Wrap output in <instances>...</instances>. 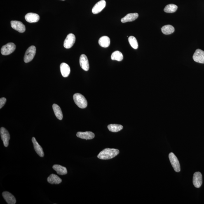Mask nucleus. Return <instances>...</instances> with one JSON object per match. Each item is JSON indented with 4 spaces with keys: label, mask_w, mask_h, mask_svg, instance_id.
<instances>
[{
    "label": "nucleus",
    "mask_w": 204,
    "mask_h": 204,
    "mask_svg": "<svg viewBox=\"0 0 204 204\" xmlns=\"http://www.w3.org/2000/svg\"><path fill=\"white\" fill-rule=\"evenodd\" d=\"M53 109L55 116L57 119L61 120L63 118V114L60 106L57 104H54L53 105Z\"/></svg>",
    "instance_id": "obj_22"
},
{
    "label": "nucleus",
    "mask_w": 204,
    "mask_h": 204,
    "mask_svg": "<svg viewBox=\"0 0 204 204\" xmlns=\"http://www.w3.org/2000/svg\"><path fill=\"white\" fill-rule=\"evenodd\" d=\"M32 142L34 144V149L36 152L40 157H43L44 156V153L43 152L42 147L38 143L37 141L36 140V138L34 137L32 138Z\"/></svg>",
    "instance_id": "obj_15"
},
{
    "label": "nucleus",
    "mask_w": 204,
    "mask_h": 204,
    "mask_svg": "<svg viewBox=\"0 0 204 204\" xmlns=\"http://www.w3.org/2000/svg\"><path fill=\"white\" fill-rule=\"evenodd\" d=\"M138 14L137 13H129L123 18L121 19V22L123 23L127 22H132L138 18Z\"/></svg>",
    "instance_id": "obj_18"
},
{
    "label": "nucleus",
    "mask_w": 204,
    "mask_h": 204,
    "mask_svg": "<svg viewBox=\"0 0 204 204\" xmlns=\"http://www.w3.org/2000/svg\"><path fill=\"white\" fill-rule=\"evenodd\" d=\"M2 196L7 203L8 204H15L16 203V199L11 193L7 191L3 192Z\"/></svg>",
    "instance_id": "obj_13"
},
{
    "label": "nucleus",
    "mask_w": 204,
    "mask_h": 204,
    "mask_svg": "<svg viewBox=\"0 0 204 204\" xmlns=\"http://www.w3.org/2000/svg\"><path fill=\"white\" fill-rule=\"evenodd\" d=\"M7 99L5 97H2L0 99V109H2L6 104Z\"/></svg>",
    "instance_id": "obj_28"
},
{
    "label": "nucleus",
    "mask_w": 204,
    "mask_h": 204,
    "mask_svg": "<svg viewBox=\"0 0 204 204\" xmlns=\"http://www.w3.org/2000/svg\"><path fill=\"white\" fill-rule=\"evenodd\" d=\"M111 57L112 60L121 61L123 60V56L121 52L119 51H116L113 52L111 54Z\"/></svg>",
    "instance_id": "obj_24"
},
{
    "label": "nucleus",
    "mask_w": 204,
    "mask_h": 204,
    "mask_svg": "<svg viewBox=\"0 0 204 204\" xmlns=\"http://www.w3.org/2000/svg\"><path fill=\"white\" fill-rule=\"evenodd\" d=\"M106 6V2L104 0L99 1L92 8V12L94 14H97L102 11Z\"/></svg>",
    "instance_id": "obj_11"
},
{
    "label": "nucleus",
    "mask_w": 204,
    "mask_h": 204,
    "mask_svg": "<svg viewBox=\"0 0 204 204\" xmlns=\"http://www.w3.org/2000/svg\"><path fill=\"white\" fill-rule=\"evenodd\" d=\"M36 52V47L31 46L27 49L24 57V61L25 63L31 61L34 59Z\"/></svg>",
    "instance_id": "obj_3"
},
{
    "label": "nucleus",
    "mask_w": 204,
    "mask_h": 204,
    "mask_svg": "<svg viewBox=\"0 0 204 204\" xmlns=\"http://www.w3.org/2000/svg\"><path fill=\"white\" fill-rule=\"evenodd\" d=\"M203 179L202 175L199 172H195L193 177V184L195 187L199 188L202 186Z\"/></svg>",
    "instance_id": "obj_10"
},
{
    "label": "nucleus",
    "mask_w": 204,
    "mask_h": 204,
    "mask_svg": "<svg viewBox=\"0 0 204 204\" xmlns=\"http://www.w3.org/2000/svg\"><path fill=\"white\" fill-rule=\"evenodd\" d=\"M175 29L171 25H168L164 26L162 27L161 31L164 34H170L174 32Z\"/></svg>",
    "instance_id": "obj_23"
},
{
    "label": "nucleus",
    "mask_w": 204,
    "mask_h": 204,
    "mask_svg": "<svg viewBox=\"0 0 204 204\" xmlns=\"http://www.w3.org/2000/svg\"><path fill=\"white\" fill-rule=\"evenodd\" d=\"M76 38L75 35L70 34L68 35L64 41V46L66 48H70L75 42Z\"/></svg>",
    "instance_id": "obj_7"
},
{
    "label": "nucleus",
    "mask_w": 204,
    "mask_h": 204,
    "mask_svg": "<svg viewBox=\"0 0 204 204\" xmlns=\"http://www.w3.org/2000/svg\"><path fill=\"white\" fill-rule=\"evenodd\" d=\"M48 181L51 184H58L62 182V180L58 176L52 174L48 177Z\"/></svg>",
    "instance_id": "obj_19"
},
{
    "label": "nucleus",
    "mask_w": 204,
    "mask_h": 204,
    "mask_svg": "<svg viewBox=\"0 0 204 204\" xmlns=\"http://www.w3.org/2000/svg\"><path fill=\"white\" fill-rule=\"evenodd\" d=\"M169 158L172 166L175 172H179L180 171V165L177 156L173 153L171 152L169 155Z\"/></svg>",
    "instance_id": "obj_4"
},
{
    "label": "nucleus",
    "mask_w": 204,
    "mask_h": 204,
    "mask_svg": "<svg viewBox=\"0 0 204 204\" xmlns=\"http://www.w3.org/2000/svg\"><path fill=\"white\" fill-rule=\"evenodd\" d=\"M178 7L174 4L167 5L164 9V11L167 13H173L177 10Z\"/></svg>",
    "instance_id": "obj_26"
},
{
    "label": "nucleus",
    "mask_w": 204,
    "mask_h": 204,
    "mask_svg": "<svg viewBox=\"0 0 204 204\" xmlns=\"http://www.w3.org/2000/svg\"><path fill=\"white\" fill-rule=\"evenodd\" d=\"M53 170L57 172V174L60 175H66L67 173V168L58 165H55L53 166Z\"/></svg>",
    "instance_id": "obj_21"
},
{
    "label": "nucleus",
    "mask_w": 204,
    "mask_h": 204,
    "mask_svg": "<svg viewBox=\"0 0 204 204\" xmlns=\"http://www.w3.org/2000/svg\"><path fill=\"white\" fill-rule=\"evenodd\" d=\"M15 45L13 43H9L3 46L1 48V53L3 55H10L15 51L16 49Z\"/></svg>",
    "instance_id": "obj_5"
},
{
    "label": "nucleus",
    "mask_w": 204,
    "mask_h": 204,
    "mask_svg": "<svg viewBox=\"0 0 204 204\" xmlns=\"http://www.w3.org/2000/svg\"><path fill=\"white\" fill-rule=\"evenodd\" d=\"M0 134L5 147H7L9 145V141L10 138L9 133L6 129L1 127L0 129Z\"/></svg>",
    "instance_id": "obj_6"
},
{
    "label": "nucleus",
    "mask_w": 204,
    "mask_h": 204,
    "mask_svg": "<svg viewBox=\"0 0 204 204\" xmlns=\"http://www.w3.org/2000/svg\"><path fill=\"white\" fill-rule=\"evenodd\" d=\"M193 59L195 62L204 64V51L200 49L196 50L193 56Z\"/></svg>",
    "instance_id": "obj_8"
},
{
    "label": "nucleus",
    "mask_w": 204,
    "mask_h": 204,
    "mask_svg": "<svg viewBox=\"0 0 204 204\" xmlns=\"http://www.w3.org/2000/svg\"><path fill=\"white\" fill-rule=\"evenodd\" d=\"M79 63L82 69L85 71H88L89 69V64L88 57L86 55L83 54L80 57Z\"/></svg>",
    "instance_id": "obj_12"
},
{
    "label": "nucleus",
    "mask_w": 204,
    "mask_h": 204,
    "mask_svg": "<svg viewBox=\"0 0 204 204\" xmlns=\"http://www.w3.org/2000/svg\"><path fill=\"white\" fill-rule=\"evenodd\" d=\"M61 74L64 77H67L70 73V69L69 66L66 63H62L60 66Z\"/></svg>",
    "instance_id": "obj_16"
},
{
    "label": "nucleus",
    "mask_w": 204,
    "mask_h": 204,
    "mask_svg": "<svg viewBox=\"0 0 204 204\" xmlns=\"http://www.w3.org/2000/svg\"><path fill=\"white\" fill-rule=\"evenodd\" d=\"M98 43L99 45L102 48H107L110 45V39L107 36H102L99 39Z\"/></svg>",
    "instance_id": "obj_20"
},
{
    "label": "nucleus",
    "mask_w": 204,
    "mask_h": 204,
    "mask_svg": "<svg viewBox=\"0 0 204 204\" xmlns=\"http://www.w3.org/2000/svg\"><path fill=\"white\" fill-rule=\"evenodd\" d=\"M108 128L111 132H117L123 129V126L121 125L111 124L108 125Z\"/></svg>",
    "instance_id": "obj_25"
},
{
    "label": "nucleus",
    "mask_w": 204,
    "mask_h": 204,
    "mask_svg": "<svg viewBox=\"0 0 204 204\" xmlns=\"http://www.w3.org/2000/svg\"><path fill=\"white\" fill-rule=\"evenodd\" d=\"M76 136L80 138L86 139H92L95 137V134L91 132H77Z\"/></svg>",
    "instance_id": "obj_14"
},
{
    "label": "nucleus",
    "mask_w": 204,
    "mask_h": 204,
    "mask_svg": "<svg viewBox=\"0 0 204 204\" xmlns=\"http://www.w3.org/2000/svg\"><path fill=\"white\" fill-rule=\"evenodd\" d=\"M62 1H65V0H62Z\"/></svg>",
    "instance_id": "obj_29"
},
{
    "label": "nucleus",
    "mask_w": 204,
    "mask_h": 204,
    "mask_svg": "<svg viewBox=\"0 0 204 204\" xmlns=\"http://www.w3.org/2000/svg\"><path fill=\"white\" fill-rule=\"evenodd\" d=\"M129 42L131 46L135 49H137L138 48V43L136 38L133 36H130L128 38Z\"/></svg>",
    "instance_id": "obj_27"
},
{
    "label": "nucleus",
    "mask_w": 204,
    "mask_h": 204,
    "mask_svg": "<svg viewBox=\"0 0 204 204\" xmlns=\"http://www.w3.org/2000/svg\"><path fill=\"white\" fill-rule=\"evenodd\" d=\"M119 153L118 149L106 148L99 153L97 158L104 160L111 159L117 156Z\"/></svg>",
    "instance_id": "obj_1"
},
{
    "label": "nucleus",
    "mask_w": 204,
    "mask_h": 204,
    "mask_svg": "<svg viewBox=\"0 0 204 204\" xmlns=\"http://www.w3.org/2000/svg\"><path fill=\"white\" fill-rule=\"evenodd\" d=\"M74 102L78 107L84 109L88 106V102L83 95L79 93L74 94L73 96Z\"/></svg>",
    "instance_id": "obj_2"
},
{
    "label": "nucleus",
    "mask_w": 204,
    "mask_h": 204,
    "mask_svg": "<svg viewBox=\"0 0 204 204\" xmlns=\"http://www.w3.org/2000/svg\"><path fill=\"white\" fill-rule=\"evenodd\" d=\"M11 27L20 33H24L25 31V25L22 22L17 20H12L11 22Z\"/></svg>",
    "instance_id": "obj_9"
},
{
    "label": "nucleus",
    "mask_w": 204,
    "mask_h": 204,
    "mask_svg": "<svg viewBox=\"0 0 204 204\" xmlns=\"http://www.w3.org/2000/svg\"><path fill=\"white\" fill-rule=\"evenodd\" d=\"M25 19L27 22L29 23L36 22L39 20V15L36 13H27L25 16Z\"/></svg>",
    "instance_id": "obj_17"
}]
</instances>
